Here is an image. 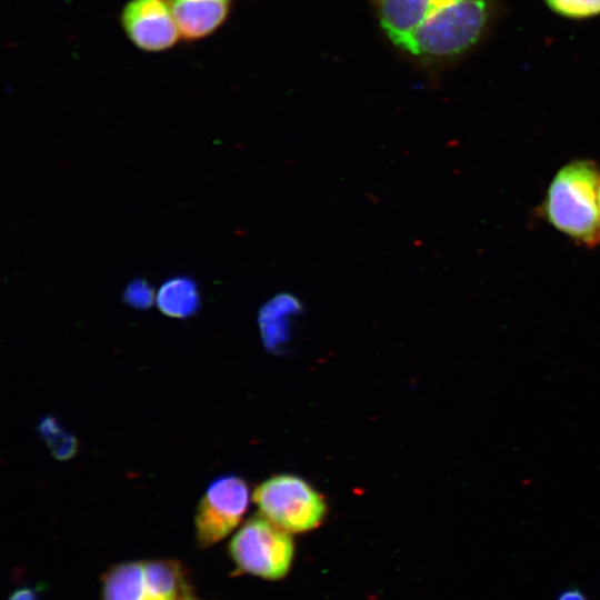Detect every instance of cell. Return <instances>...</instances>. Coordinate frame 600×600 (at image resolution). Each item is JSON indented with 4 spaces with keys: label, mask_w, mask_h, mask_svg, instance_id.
<instances>
[{
    "label": "cell",
    "mask_w": 600,
    "mask_h": 600,
    "mask_svg": "<svg viewBox=\"0 0 600 600\" xmlns=\"http://www.w3.org/2000/svg\"><path fill=\"white\" fill-rule=\"evenodd\" d=\"M37 593L36 591L24 588L17 590L9 600H36Z\"/></svg>",
    "instance_id": "14"
},
{
    "label": "cell",
    "mask_w": 600,
    "mask_h": 600,
    "mask_svg": "<svg viewBox=\"0 0 600 600\" xmlns=\"http://www.w3.org/2000/svg\"><path fill=\"white\" fill-rule=\"evenodd\" d=\"M249 506V487L236 474L216 478L198 503L194 526L197 542L210 547L230 534Z\"/></svg>",
    "instance_id": "6"
},
{
    "label": "cell",
    "mask_w": 600,
    "mask_h": 600,
    "mask_svg": "<svg viewBox=\"0 0 600 600\" xmlns=\"http://www.w3.org/2000/svg\"><path fill=\"white\" fill-rule=\"evenodd\" d=\"M123 300L137 309H147L153 300L152 289L143 280H136L124 290Z\"/></svg>",
    "instance_id": "13"
},
{
    "label": "cell",
    "mask_w": 600,
    "mask_h": 600,
    "mask_svg": "<svg viewBox=\"0 0 600 600\" xmlns=\"http://www.w3.org/2000/svg\"><path fill=\"white\" fill-rule=\"evenodd\" d=\"M600 170L591 160H573L553 177L542 206L544 218L571 240L600 242Z\"/></svg>",
    "instance_id": "2"
},
{
    "label": "cell",
    "mask_w": 600,
    "mask_h": 600,
    "mask_svg": "<svg viewBox=\"0 0 600 600\" xmlns=\"http://www.w3.org/2000/svg\"><path fill=\"white\" fill-rule=\"evenodd\" d=\"M558 600H586V598L580 591L570 589L561 593Z\"/></svg>",
    "instance_id": "15"
},
{
    "label": "cell",
    "mask_w": 600,
    "mask_h": 600,
    "mask_svg": "<svg viewBox=\"0 0 600 600\" xmlns=\"http://www.w3.org/2000/svg\"><path fill=\"white\" fill-rule=\"evenodd\" d=\"M494 0H378L381 27L402 50L423 59H450L479 42Z\"/></svg>",
    "instance_id": "1"
},
{
    "label": "cell",
    "mask_w": 600,
    "mask_h": 600,
    "mask_svg": "<svg viewBox=\"0 0 600 600\" xmlns=\"http://www.w3.org/2000/svg\"><path fill=\"white\" fill-rule=\"evenodd\" d=\"M38 432L56 459L69 460L77 453L78 441L76 437L54 418L44 417L38 426Z\"/></svg>",
    "instance_id": "11"
},
{
    "label": "cell",
    "mask_w": 600,
    "mask_h": 600,
    "mask_svg": "<svg viewBox=\"0 0 600 600\" xmlns=\"http://www.w3.org/2000/svg\"><path fill=\"white\" fill-rule=\"evenodd\" d=\"M253 501L261 516L290 533L316 529L327 513L322 494L304 479L288 473L261 482Z\"/></svg>",
    "instance_id": "4"
},
{
    "label": "cell",
    "mask_w": 600,
    "mask_h": 600,
    "mask_svg": "<svg viewBox=\"0 0 600 600\" xmlns=\"http://www.w3.org/2000/svg\"><path fill=\"white\" fill-rule=\"evenodd\" d=\"M233 0H170L181 33L189 42L213 34L227 20Z\"/></svg>",
    "instance_id": "8"
},
{
    "label": "cell",
    "mask_w": 600,
    "mask_h": 600,
    "mask_svg": "<svg viewBox=\"0 0 600 600\" xmlns=\"http://www.w3.org/2000/svg\"><path fill=\"white\" fill-rule=\"evenodd\" d=\"M186 600H197V599H192V598H190V597H189V598H188V599H186Z\"/></svg>",
    "instance_id": "17"
},
{
    "label": "cell",
    "mask_w": 600,
    "mask_h": 600,
    "mask_svg": "<svg viewBox=\"0 0 600 600\" xmlns=\"http://www.w3.org/2000/svg\"><path fill=\"white\" fill-rule=\"evenodd\" d=\"M189 592L186 569L169 559L118 563L101 583V600H186Z\"/></svg>",
    "instance_id": "3"
},
{
    "label": "cell",
    "mask_w": 600,
    "mask_h": 600,
    "mask_svg": "<svg viewBox=\"0 0 600 600\" xmlns=\"http://www.w3.org/2000/svg\"><path fill=\"white\" fill-rule=\"evenodd\" d=\"M200 299L194 282L186 277L166 281L158 291L157 304L161 312L172 318H188L196 313Z\"/></svg>",
    "instance_id": "10"
},
{
    "label": "cell",
    "mask_w": 600,
    "mask_h": 600,
    "mask_svg": "<svg viewBox=\"0 0 600 600\" xmlns=\"http://www.w3.org/2000/svg\"><path fill=\"white\" fill-rule=\"evenodd\" d=\"M119 23L130 42L148 53L170 50L182 39L170 0H129Z\"/></svg>",
    "instance_id": "7"
},
{
    "label": "cell",
    "mask_w": 600,
    "mask_h": 600,
    "mask_svg": "<svg viewBox=\"0 0 600 600\" xmlns=\"http://www.w3.org/2000/svg\"><path fill=\"white\" fill-rule=\"evenodd\" d=\"M598 199H599V209H600V187H599V196H598Z\"/></svg>",
    "instance_id": "16"
},
{
    "label": "cell",
    "mask_w": 600,
    "mask_h": 600,
    "mask_svg": "<svg viewBox=\"0 0 600 600\" xmlns=\"http://www.w3.org/2000/svg\"><path fill=\"white\" fill-rule=\"evenodd\" d=\"M558 14L571 19H584L600 14V0H544Z\"/></svg>",
    "instance_id": "12"
},
{
    "label": "cell",
    "mask_w": 600,
    "mask_h": 600,
    "mask_svg": "<svg viewBox=\"0 0 600 600\" xmlns=\"http://www.w3.org/2000/svg\"><path fill=\"white\" fill-rule=\"evenodd\" d=\"M229 553L239 570L279 580L291 568L294 543L290 532L259 514L247 520L232 537Z\"/></svg>",
    "instance_id": "5"
},
{
    "label": "cell",
    "mask_w": 600,
    "mask_h": 600,
    "mask_svg": "<svg viewBox=\"0 0 600 600\" xmlns=\"http://www.w3.org/2000/svg\"><path fill=\"white\" fill-rule=\"evenodd\" d=\"M300 310V302L287 293L274 297L260 309L258 320L266 348L276 350L287 342L291 317Z\"/></svg>",
    "instance_id": "9"
}]
</instances>
